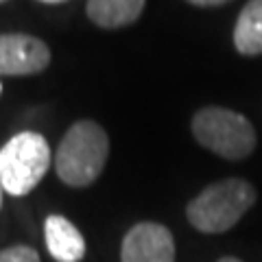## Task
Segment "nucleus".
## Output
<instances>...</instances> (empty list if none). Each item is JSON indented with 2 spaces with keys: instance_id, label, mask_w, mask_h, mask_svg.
I'll list each match as a JSON object with an SVG mask.
<instances>
[{
  "instance_id": "f257e3e1",
  "label": "nucleus",
  "mask_w": 262,
  "mask_h": 262,
  "mask_svg": "<svg viewBox=\"0 0 262 262\" xmlns=\"http://www.w3.org/2000/svg\"><path fill=\"white\" fill-rule=\"evenodd\" d=\"M110 158V138L98 122L77 120L55 153L57 177L66 186L88 188L101 177Z\"/></svg>"
},
{
  "instance_id": "f03ea898",
  "label": "nucleus",
  "mask_w": 262,
  "mask_h": 262,
  "mask_svg": "<svg viewBox=\"0 0 262 262\" xmlns=\"http://www.w3.org/2000/svg\"><path fill=\"white\" fill-rule=\"evenodd\" d=\"M258 192L247 179L227 177L210 184L186 208V216L203 234H223L232 229L256 203Z\"/></svg>"
},
{
  "instance_id": "7ed1b4c3",
  "label": "nucleus",
  "mask_w": 262,
  "mask_h": 262,
  "mask_svg": "<svg viewBox=\"0 0 262 262\" xmlns=\"http://www.w3.org/2000/svg\"><path fill=\"white\" fill-rule=\"evenodd\" d=\"M192 136L203 149L225 160L238 162L256 149V129L243 114L227 107H203L192 116Z\"/></svg>"
},
{
  "instance_id": "20e7f679",
  "label": "nucleus",
  "mask_w": 262,
  "mask_h": 262,
  "mask_svg": "<svg viewBox=\"0 0 262 262\" xmlns=\"http://www.w3.org/2000/svg\"><path fill=\"white\" fill-rule=\"evenodd\" d=\"M51 168V146L35 131H20L0 149V182L5 192L24 196L42 182Z\"/></svg>"
},
{
  "instance_id": "39448f33",
  "label": "nucleus",
  "mask_w": 262,
  "mask_h": 262,
  "mask_svg": "<svg viewBox=\"0 0 262 262\" xmlns=\"http://www.w3.org/2000/svg\"><path fill=\"white\" fill-rule=\"evenodd\" d=\"M51 66V48L27 33H0V75L29 77Z\"/></svg>"
},
{
  "instance_id": "423d86ee",
  "label": "nucleus",
  "mask_w": 262,
  "mask_h": 262,
  "mask_svg": "<svg viewBox=\"0 0 262 262\" xmlns=\"http://www.w3.org/2000/svg\"><path fill=\"white\" fill-rule=\"evenodd\" d=\"M120 262H175V241L168 227L142 221L122 238Z\"/></svg>"
},
{
  "instance_id": "0eeeda50",
  "label": "nucleus",
  "mask_w": 262,
  "mask_h": 262,
  "mask_svg": "<svg viewBox=\"0 0 262 262\" xmlns=\"http://www.w3.org/2000/svg\"><path fill=\"white\" fill-rule=\"evenodd\" d=\"M44 238L48 253L57 262H81L85 256V238L72 221L51 214L44 223Z\"/></svg>"
},
{
  "instance_id": "6e6552de",
  "label": "nucleus",
  "mask_w": 262,
  "mask_h": 262,
  "mask_svg": "<svg viewBox=\"0 0 262 262\" xmlns=\"http://www.w3.org/2000/svg\"><path fill=\"white\" fill-rule=\"evenodd\" d=\"M144 5L146 0H88L85 13L98 29H122L140 18Z\"/></svg>"
},
{
  "instance_id": "1a4fd4ad",
  "label": "nucleus",
  "mask_w": 262,
  "mask_h": 262,
  "mask_svg": "<svg viewBox=\"0 0 262 262\" xmlns=\"http://www.w3.org/2000/svg\"><path fill=\"white\" fill-rule=\"evenodd\" d=\"M234 46L241 55H262V0H249L234 27Z\"/></svg>"
},
{
  "instance_id": "9d476101",
  "label": "nucleus",
  "mask_w": 262,
  "mask_h": 262,
  "mask_svg": "<svg viewBox=\"0 0 262 262\" xmlns=\"http://www.w3.org/2000/svg\"><path fill=\"white\" fill-rule=\"evenodd\" d=\"M0 262H42L39 253L27 245H13V247L0 249Z\"/></svg>"
},
{
  "instance_id": "9b49d317",
  "label": "nucleus",
  "mask_w": 262,
  "mask_h": 262,
  "mask_svg": "<svg viewBox=\"0 0 262 262\" xmlns=\"http://www.w3.org/2000/svg\"><path fill=\"white\" fill-rule=\"evenodd\" d=\"M188 3L194 7H221V5L229 3V0H188Z\"/></svg>"
},
{
  "instance_id": "f8f14e48",
  "label": "nucleus",
  "mask_w": 262,
  "mask_h": 262,
  "mask_svg": "<svg viewBox=\"0 0 262 262\" xmlns=\"http://www.w3.org/2000/svg\"><path fill=\"white\" fill-rule=\"evenodd\" d=\"M219 262H243V260H238V258H234V256H225V258H221Z\"/></svg>"
},
{
  "instance_id": "ddd939ff",
  "label": "nucleus",
  "mask_w": 262,
  "mask_h": 262,
  "mask_svg": "<svg viewBox=\"0 0 262 262\" xmlns=\"http://www.w3.org/2000/svg\"><path fill=\"white\" fill-rule=\"evenodd\" d=\"M39 3H46V5H59V3H66V0H39Z\"/></svg>"
},
{
  "instance_id": "4468645a",
  "label": "nucleus",
  "mask_w": 262,
  "mask_h": 262,
  "mask_svg": "<svg viewBox=\"0 0 262 262\" xmlns=\"http://www.w3.org/2000/svg\"><path fill=\"white\" fill-rule=\"evenodd\" d=\"M3 192H5V188H3V182H0V208H3Z\"/></svg>"
},
{
  "instance_id": "2eb2a0df",
  "label": "nucleus",
  "mask_w": 262,
  "mask_h": 262,
  "mask_svg": "<svg viewBox=\"0 0 262 262\" xmlns=\"http://www.w3.org/2000/svg\"><path fill=\"white\" fill-rule=\"evenodd\" d=\"M0 92H3V83H0Z\"/></svg>"
},
{
  "instance_id": "dca6fc26",
  "label": "nucleus",
  "mask_w": 262,
  "mask_h": 262,
  "mask_svg": "<svg viewBox=\"0 0 262 262\" xmlns=\"http://www.w3.org/2000/svg\"><path fill=\"white\" fill-rule=\"evenodd\" d=\"M0 3H7V0H0Z\"/></svg>"
}]
</instances>
